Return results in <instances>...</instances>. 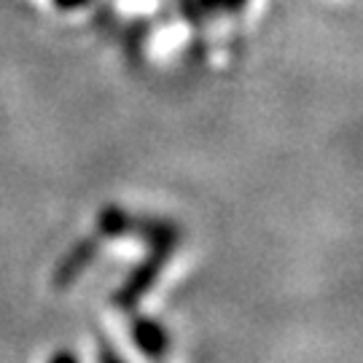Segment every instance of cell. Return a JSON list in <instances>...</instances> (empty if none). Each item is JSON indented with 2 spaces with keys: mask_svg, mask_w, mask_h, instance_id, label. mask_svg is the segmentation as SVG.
<instances>
[{
  "mask_svg": "<svg viewBox=\"0 0 363 363\" xmlns=\"http://www.w3.org/2000/svg\"><path fill=\"white\" fill-rule=\"evenodd\" d=\"M49 363H81V361H78V355L73 350H60L49 358Z\"/></svg>",
  "mask_w": 363,
  "mask_h": 363,
  "instance_id": "obj_6",
  "label": "cell"
},
{
  "mask_svg": "<svg viewBox=\"0 0 363 363\" xmlns=\"http://www.w3.org/2000/svg\"><path fill=\"white\" fill-rule=\"evenodd\" d=\"M100 247H103V237L97 234V237H86V240H81L78 245H73L70 250L65 253V259L57 264V269L52 274V286L57 291H65L76 283L81 272L89 267L91 261L97 259V253H100Z\"/></svg>",
  "mask_w": 363,
  "mask_h": 363,
  "instance_id": "obj_2",
  "label": "cell"
},
{
  "mask_svg": "<svg viewBox=\"0 0 363 363\" xmlns=\"http://www.w3.org/2000/svg\"><path fill=\"white\" fill-rule=\"evenodd\" d=\"M60 9H78V6H84L86 0H54Z\"/></svg>",
  "mask_w": 363,
  "mask_h": 363,
  "instance_id": "obj_7",
  "label": "cell"
},
{
  "mask_svg": "<svg viewBox=\"0 0 363 363\" xmlns=\"http://www.w3.org/2000/svg\"><path fill=\"white\" fill-rule=\"evenodd\" d=\"M130 334L135 347L143 352L151 361H162L169 350V334L162 323H156L151 318H132Z\"/></svg>",
  "mask_w": 363,
  "mask_h": 363,
  "instance_id": "obj_3",
  "label": "cell"
},
{
  "mask_svg": "<svg viewBox=\"0 0 363 363\" xmlns=\"http://www.w3.org/2000/svg\"><path fill=\"white\" fill-rule=\"evenodd\" d=\"M127 218H130V213L124 208H118V205H108L103 208L100 213V218H97V232L100 237H124L127 232Z\"/></svg>",
  "mask_w": 363,
  "mask_h": 363,
  "instance_id": "obj_4",
  "label": "cell"
},
{
  "mask_svg": "<svg viewBox=\"0 0 363 363\" xmlns=\"http://www.w3.org/2000/svg\"><path fill=\"white\" fill-rule=\"evenodd\" d=\"M169 256H172V253L151 250V256H148V259H145L140 267H135L130 277L124 280V286L116 288V294L111 296L113 307H116V310H121V312L135 310V307L140 304V298H143L145 291H148V288H151L156 280H159V274H162L164 264L169 261Z\"/></svg>",
  "mask_w": 363,
  "mask_h": 363,
  "instance_id": "obj_1",
  "label": "cell"
},
{
  "mask_svg": "<svg viewBox=\"0 0 363 363\" xmlns=\"http://www.w3.org/2000/svg\"><path fill=\"white\" fill-rule=\"evenodd\" d=\"M97 363H127V361H124V355L108 339L100 337L97 339Z\"/></svg>",
  "mask_w": 363,
  "mask_h": 363,
  "instance_id": "obj_5",
  "label": "cell"
}]
</instances>
